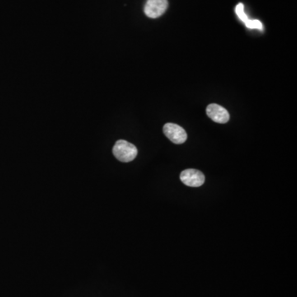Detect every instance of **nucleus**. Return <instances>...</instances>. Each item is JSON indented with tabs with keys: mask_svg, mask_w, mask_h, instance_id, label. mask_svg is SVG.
<instances>
[{
	"mask_svg": "<svg viewBox=\"0 0 297 297\" xmlns=\"http://www.w3.org/2000/svg\"><path fill=\"white\" fill-rule=\"evenodd\" d=\"M113 153L119 161L128 163L136 159L138 150L133 144L124 140H119L113 146Z\"/></svg>",
	"mask_w": 297,
	"mask_h": 297,
	"instance_id": "nucleus-1",
	"label": "nucleus"
},
{
	"mask_svg": "<svg viewBox=\"0 0 297 297\" xmlns=\"http://www.w3.org/2000/svg\"><path fill=\"white\" fill-rule=\"evenodd\" d=\"M163 130L167 138H169L176 145H181L187 141V132L183 127L178 125L174 123H167L164 125Z\"/></svg>",
	"mask_w": 297,
	"mask_h": 297,
	"instance_id": "nucleus-2",
	"label": "nucleus"
},
{
	"mask_svg": "<svg viewBox=\"0 0 297 297\" xmlns=\"http://www.w3.org/2000/svg\"><path fill=\"white\" fill-rule=\"evenodd\" d=\"M180 179L186 186L198 187L205 183V175L197 169H186L181 173Z\"/></svg>",
	"mask_w": 297,
	"mask_h": 297,
	"instance_id": "nucleus-3",
	"label": "nucleus"
},
{
	"mask_svg": "<svg viewBox=\"0 0 297 297\" xmlns=\"http://www.w3.org/2000/svg\"><path fill=\"white\" fill-rule=\"evenodd\" d=\"M169 6L168 0H147L145 5V14L149 18L156 19L164 15Z\"/></svg>",
	"mask_w": 297,
	"mask_h": 297,
	"instance_id": "nucleus-4",
	"label": "nucleus"
},
{
	"mask_svg": "<svg viewBox=\"0 0 297 297\" xmlns=\"http://www.w3.org/2000/svg\"><path fill=\"white\" fill-rule=\"evenodd\" d=\"M206 114L212 121L220 124L229 122V113L222 106L211 103L206 108Z\"/></svg>",
	"mask_w": 297,
	"mask_h": 297,
	"instance_id": "nucleus-5",
	"label": "nucleus"
},
{
	"mask_svg": "<svg viewBox=\"0 0 297 297\" xmlns=\"http://www.w3.org/2000/svg\"><path fill=\"white\" fill-rule=\"evenodd\" d=\"M236 14L238 15V16L239 17V19H240L242 21L244 22V23H246V21L248 20V17L245 15L244 10H243V4H239V5H237Z\"/></svg>",
	"mask_w": 297,
	"mask_h": 297,
	"instance_id": "nucleus-6",
	"label": "nucleus"
},
{
	"mask_svg": "<svg viewBox=\"0 0 297 297\" xmlns=\"http://www.w3.org/2000/svg\"><path fill=\"white\" fill-rule=\"evenodd\" d=\"M245 24L246 26L249 28V29H262V23L258 21V20H250V19H248V20L246 21Z\"/></svg>",
	"mask_w": 297,
	"mask_h": 297,
	"instance_id": "nucleus-7",
	"label": "nucleus"
}]
</instances>
